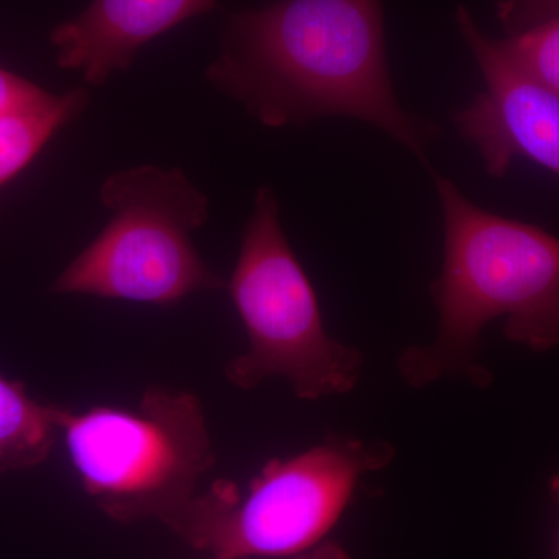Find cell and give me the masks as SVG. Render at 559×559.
I'll list each match as a JSON object with an SVG mask.
<instances>
[{
    "label": "cell",
    "mask_w": 559,
    "mask_h": 559,
    "mask_svg": "<svg viewBox=\"0 0 559 559\" xmlns=\"http://www.w3.org/2000/svg\"><path fill=\"white\" fill-rule=\"evenodd\" d=\"M90 94L84 90L51 95L36 108L0 116V186L31 164L33 157L60 128L84 109Z\"/></svg>",
    "instance_id": "obj_10"
},
{
    "label": "cell",
    "mask_w": 559,
    "mask_h": 559,
    "mask_svg": "<svg viewBox=\"0 0 559 559\" xmlns=\"http://www.w3.org/2000/svg\"><path fill=\"white\" fill-rule=\"evenodd\" d=\"M559 14V0H500L498 16L510 35L527 31Z\"/></svg>",
    "instance_id": "obj_12"
},
{
    "label": "cell",
    "mask_w": 559,
    "mask_h": 559,
    "mask_svg": "<svg viewBox=\"0 0 559 559\" xmlns=\"http://www.w3.org/2000/svg\"><path fill=\"white\" fill-rule=\"evenodd\" d=\"M498 46L521 72L559 95V14L498 40Z\"/></svg>",
    "instance_id": "obj_11"
},
{
    "label": "cell",
    "mask_w": 559,
    "mask_h": 559,
    "mask_svg": "<svg viewBox=\"0 0 559 559\" xmlns=\"http://www.w3.org/2000/svg\"><path fill=\"white\" fill-rule=\"evenodd\" d=\"M227 288L249 342L224 370L231 385L249 390L283 378L297 399L308 401L356 388L362 353L323 325L316 290L283 234L278 201L267 187L257 191Z\"/></svg>",
    "instance_id": "obj_4"
},
{
    "label": "cell",
    "mask_w": 559,
    "mask_h": 559,
    "mask_svg": "<svg viewBox=\"0 0 559 559\" xmlns=\"http://www.w3.org/2000/svg\"><path fill=\"white\" fill-rule=\"evenodd\" d=\"M549 487H550L551 495H554L555 502H557V506L559 509V471L557 474H555L554 477H551ZM557 559H559V530H558V539H557Z\"/></svg>",
    "instance_id": "obj_14"
},
{
    "label": "cell",
    "mask_w": 559,
    "mask_h": 559,
    "mask_svg": "<svg viewBox=\"0 0 559 559\" xmlns=\"http://www.w3.org/2000/svg\"><path fill=\"white\" fill-rule=\"evenodd\" d=\"M455 22L479 66L484 91L459 110L455 127L479 151L485 170L500 179L514 160L535 162L559 176V95L521 72L477 27L465 7Z\"/></svg>",
    "instance_id": "obj_7"
},
{
    "label": "cell",
    "mask_w": 559,
    "mask_h": 559,
    "mask_svg": "<svg viewBox=\"0 0 559 559\" xmlns=\"http://www.w3.org/2000/svg\"><path fill=\"white\" fill-rule=\"evenodd\" d=\"M216 0H94L75 20L51 32L62 69L81 70L102 86L117 70L130 68L143 44L207 13Z\"/></svg>",
    "instance_id": "obj_8"
},
{
    "label": "cell",
    "mask_w": 559,
    "mask_h": 559,
    "mask_svg": "<svg viewBox=\"0 0 559 559\" xmlns=\"http://www.w3.org/2000/svg\"><path fill=\"white\" fill-rule=\"evenodd\" d=\"M209 80L264 127L352 117L428 165L432 121L401 106L385 51L381 0H277L227 22Z\"/></svg>",
    "instance_id": "obj_1"
},
{
    "label": "cell",
    "mask_w": 559,
    "mask_h": 559,
    "mask_svg": "<svg viewBox=\"0 0 559 559\" xmlns=\"http://www.w3.org/2000/svg\"><path fill=\"white\" fill-rule=\"evenodd\" d=\"M57 407L33 400L22 382L0 377V474L33 468L49 457L61 432Z\"/></svg>",
    "instance_id": "obj_9"
},
{
    "label": "cell",
    "mask_w": 559,
    "mask_h": 559,
    "mask_svg": "<svg viewBox=\"0 0 559 559\" xmlns=\"http://www.w3.org/2000/svg\"><path fill=\"white\" fill-rule=\"evenodd\" d=\"M289 559H352V557H349L348 551L340 543L326 539L320 543L319 546L312 547V549Z\"/></svg>",
    "instance_id": "obj_13"
},
{
    "label": "cell",
    "mask_w": 559,
    "mask_h": 559,
    "mask_svg": "<svg viewBox=\"0 0 559 559\" xmlns=\"http://www.w3.org/2000/svg\"><path fill=\"white\" fill-rule=\"evenodd\" d=\"M57 425L84 491L123 524H164L216 462L201 401L189 392L146 389L135 411L58 406Z\"/></svg>",
    "instance_id": "obj_5"
},
{
    "label": "cell",
    "mask_w": 559,
    "mask_h": 559,
    "mask_svg": "<svg viewBox=\"0 0 559 559\" xmlns=\"http://www.w3.org/2000/svg\"><path fill=\"white\" fill-rule=\"evenodd\" d=\"M443 209L444 253L430 296L439 310L432 344L401 353L411 388L462 378L487 388L481 331L506 319L503 334L535 352L559 345V238L535 224L477 207L451 179L433 175Z\"/></svg>",
    "instance_id": "obj_2"
},
{
    "label": "cell",
    "mask_w": 559,
    "mask_h": 559,
    "mask_svg": "<svg viewBox=\"0 0 559 559\" xmlns=\"http://www.w3.org/2000/svg\"><path fill=\"white\" fill-rule=\"evenodd\" d=\"M393 457L388 441L330 436L294 457L272 459L246 491L216 480L164 525L213 559L296 557L326 540L360 479Z\"/></svg>",
    "instance_id": "obj_3"
},
{
    "label": "cell",
    "mask_w": 559,
    "mask_h": 559,
    "mask_svg": "<svg viewBox=\"0 0 559 559\" xmlns=\"http://www.w3.org/2000/svg\"><path fill=\"white\" fill-rule=\"evenodd\" d=\"M100 200L112 218L50 293L170 305L227 288L190 238L207 223V197L178 168L142 165L116 173L103 182Z\"/></svg>",
    "instance_id": "obj_6"
}]
</instances>
